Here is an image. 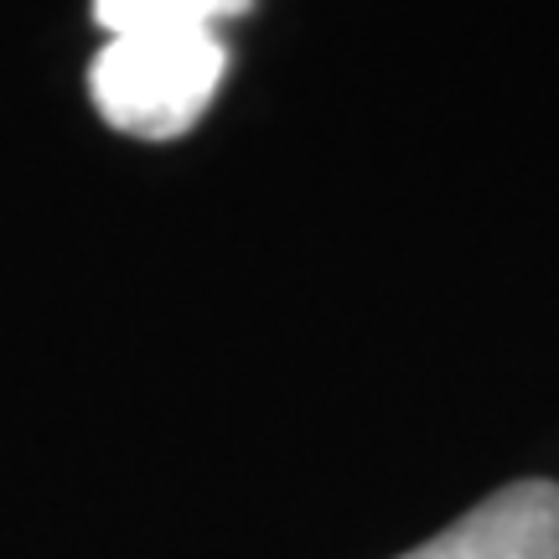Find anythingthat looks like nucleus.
<instances>
[{
	"label": "nucleus",
	"instance_id": "nucleus-1",
	"mask_svg": "<svg viewBox=\"0 0 559 559\" xmlns=\"http://www.w3.org/2000/svg\"><path fill=\"white\" fill-rule=\"evenodd\" d=\"M223 73L228 47L218 32L109 37L88 68V94L120 135L177 140L207 115Z\"/></svg>",
	"mask_w": 559,
	"mask_h": 559
},
{
	"label": "nucleus",
	"instance_id": "nucleus-2",
	"mask_svg": "<svg viewBox=\"0 0 559 559\" xmlns=\"http://www.w3.org/2000/svg\"><path fill=\"white\" fill-rule=\"evenodd\" d=\"M400 559H559V481H513Z\"/></svg>",
	"mask_w": 559,
	"mask_h": 559
},
{
	"label": "nucleus",
	"instance_id": "nucleus-3",
	"mask_svg": "<svg viewBox=\"0 0 559 559\" xmlns=\"http://www.w3.org/2000/svg\"><path fill=\"white\" fill-rule=\"evenodd\" d=\"M254 0H94V21L109 37H160V32H213L243 16Z\"/></svg>",
	"mask_w": 559,
	"mask_h": 559
}]
</instances>
